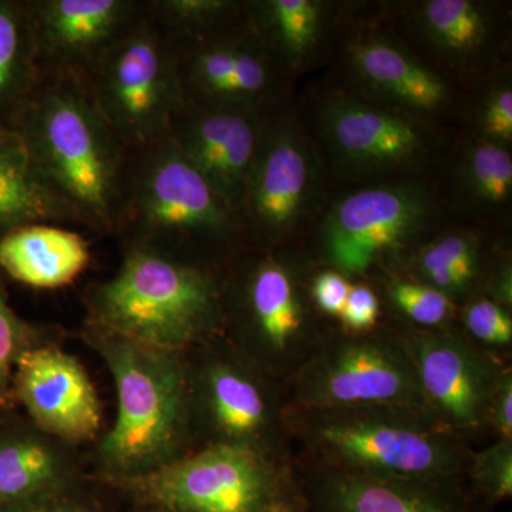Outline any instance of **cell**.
I'll use <instances>...</instances> for the list:
<instances>
[{"instance_id":"6da1fadb","label":"cell","mask_w":512,"mask_h":512,"mask_svg":"<svg viewBox=\"0 0 512 512\" xmlns=\"http://www.w3.org/2000/svg\"><path fill=\"white\" fill-rule=\"evenodd\" d=\"M13 128L76 225L114 234L128 148L97 110L83 80L40 77Z\"/></svg>"},{"instance_id":"7a4b0ae2","label":"cell","mask_w":512,"mask_h":512,"mask_svg":"<svg viewBox=\"0 0 512 512\" xmlns=\"http://www.w3.org/2000/svg\"><path fill=\"white\" fill-rule=\"evenodd\" d=\"M83 338L117 394L116 419L97 444L94 480L117 487L183 458L191 419L183 352L150 348L92 322Z\"/></svg>"},{"instance_id":"3957f363","label":"cell","mask_w":512,"mask_h":512,"mask_svg":"<svg viewBox=\"0 0 512 512\" xmlns=\"http://www.w3.org/2000/svg\"><path fill=\"white\" fill-rule=\"evenodd\" d=\"M89 322L150 348L183 352L217 322L220 292L197 264L126 249L119 271L87 293Z\"/></svg>"},{"instance_id":"277c9868","label":"cell","mask_w":512,"mask_h":512,"mask_svg":"<svg viewBox=\"0 0 512 512\" xmlns=\"http://www.w3.org/2000/svg\"><path fill=\"white\" fill-rule=\"evenodd\" d=\"M114 234L127 248L154 249L190 262L195 249L229 244L242 232L235 215L167 134L128 150Z\"/></svg>"},{"instance_id":"5b68a950","label":"cell","mask_w":512,"mask_h":512,"mask_svg":"<svg viewBox=\"0 0 512 512\" xmlns=\"http://www.w3.org/2000/svg\"><path fill=\"white\" fill-rule=\"evenodd\" d=\"M97 110L128 150L167 136L185 104L177 47L144 8L83 80Z\"/></svg>"},{"instance_id":"8992f818","label":"cell","mask_w":512,"mask_h":512,"mask_svg":"<svg viewBox=\"0 0 512 512\" xmlns=\"http://www.w3.org/2000/svg\"><path fill=\"white\" fill-rule=\"evenodd\" d=\"M160 512H262L281 500L255 448L212 444L154 473L110 487Z\"/></svg>"},{"instance_id":"52a82bcc","label":"cell","mask_w":512,"mask_h":512,"mask_svg":"<svg viewBox=\"0 0 512 512\" xmlns=\"http://www.w3.org/2000/svg\"><path fill=\"white\" fill-rule=\"evenodd\" d=\"M316 124L333 170L356 183L413 173L433 150L423 121L352 93L323 97Z\"/></svg>"},{"instance_id":"ba28073f","label":"cell","mask_w":512,"mask_h":512,"mask_svg":"<svg viewBox=\"0 0 512 512\" xmlns=\"http://www.w3.org/2000/svg\"><path fill=\"white\" fill-rule=\"evenodd\" d=\"M318 151L288 113L266 111L261 143L237 211L241 232L281 241L301 227L318 200Z\"/></svg>"},{"instance_id":"9c48e42d","label":"cell","mask_w":512,"mask_h":512,"mask_svg":"<svg viewBox=\"0 0 512 512\" xmlns=\"http://www.w3.org/2000/svg\"><path fill=\"white\" fill-rule=\"evenodd\" d=\"M185 103L268 111L278 104L284 73L261 40L241 25L174 43Z\"/></svg>"},{"instance_id":"30bf717a","label":"cell","mask_w":512,"mask_h":512,"mask_svg":"<svg viewBox=\"0 0 512 512\" xmlns=\"http://www.w3.org/2000/svg\"><path fill=\"white\" fill-rule=\"evenodd\" d=\"M433 214V200L416 184L383 183L345 195L323 220L326 256L346 274H363L404 244Z\"/></svg>"},{"instance_id":"8fae6325","label":"cell","mask_w":512,"mask_h":512,"mask_svg":"<svg viewBox=\"0 0 512 512\" xmlns=\"http://www.w3.org/2000/svg\"><path fill=\"white\" fill-rule=\"evenodd\" d=\"M40 77L84 80L141 15L138 0H26Z\"/></svg>"},{"instance_id":"7c38bea8","label":"cell","mask_w":512,"mask_h":512,"mask_svg":"<svg viewBox=\"0 0 512 512\" xmlns=\"http://www.w3.org/2000/svg\"><path fill=\"white\" fill-rule=\"evenodd\" d=\"M16 403L49 436L77 444L93 440L101 427L96 387L77 357L53 340L22 353L13 375Z\"/></svg>"},{"instance_id":"4fadbf2b","label":"cell","mask_w":512,"mask_h":512,"mask_svg":"<svg viewBox=\"0 0 512 512\" xmlns=\"http://www.w3.org/2000/svg\"><path fill=\"white\" fill-rule=\"evenodd\" d=\"M266 111L185 103L168 137L237 218L254 167Z\"/></svg>"},{"instance_id":"5bb4252c","label":"cell","mask_w":512,"mask_h":512,"mask_svg":"<svg viewBox=\"0 0 512 512\" xmlns=\"http://www.w3.org/2000/svg\"><path fill=\"white\" fill-rule=\"evenodd\" d=\"M345 53L362 99L421 121L453 107L454 94L446 79L392 37L357 33Z\"/></svg>"},{"instance_id":"9a60e30c","label":"cell","mask_w":512,"mask_h":512,"mask_svg":"<svg viewBox=\"0 0 512 512\" xmlns=\"http://www.w3.org/2000/svg\"><path fill=\"white\" fill-rule=\"evenodd\" d=\"M322 439L343 460L384 478L421 481L446 470L447 454L420 431L379 421L336 423Z\"/></svg>"},{"instance_id":"2e32d148","label":"cell","mask_w":512,"mask_h":512,"mask_svg":"<svg viewBox=\"0 0 512 512\" xmlns=\"http://www.w3.org/2000/svg\"><path fill=\"white\" fill-rule=\"evenodd\" d=\"M74 447L37 429L13 407L0 410V508L86 477Z\"/></svg>"},{"instance_id":"e0dca14e","label":"cell","mask_w":512,"mask_h":512,"mask_svg":"<svg viewBox=\"0 0 512 512\" xmlns=\"http://www.w3.org/2000/svg\"><path fill=\"white\" fill-rule=\"evenodd\" d=\"M335 9L320 0H259L245 3V20L285 76L318 59L332 32Z\"/></svg>"},{"instance_id":"ac0fdd59","label":"cell","mask_w":512,"mask_h":512,"mask_svg":"<svg viewBox=\"0 0 512 512\" xmlns=\"http://www.w3.org/2000/svg\"><path fill=\"white\" fill-rule=\"evenodd\" d=\"M410 22L421 43L457 72L481 69L495 47V16L487 5L474 0L416 3Z\"/></svg>"},{"instance_id":"d6986e66","label":"cell","mask_w":512,"mask_h":512,"mask_svg":"<svg viewBox=\"0 0 512 512\" xmlns=\"http://www.w3.org/2000/svg\"><path fill=\"white\" fill-rule=\"evenodd\" d=\"M89 262L86 239L60 225H26L0 238V269L32 288L73 284Z\"/></svg>"},{"instance_id":"ffe728a7","label":"cell","mask_w":512,"mask_h":512,"mask_svg":"<svg viewBox=\"0 0 512 512\" xmlns=\"http://www.w3.org/2000/svg\"><path fill=\"white\" fill-rule=\"evenodd\" d=\"M413 392L406 367L373 345H350L340 350L319 384L320 397L338 406L404 403Z\"/></svg>"},{"instance_id":"44dd1931","label":"cell","mask_w":512,"mask_h":512,"mask_svg":"<svg viewBox=\"0 0 512 512\" xmlns=\"http://www.w3.org/2000/svg\"><path fill=\"white\" fill-rule=\"evenodd\" d=\"M318 512H477L456 491L420 481L342 476L316 494Z\"/></svg>"},{"instance_id":"7402d4cb","label":"cell","mask_w":512,"mask_h":512,"mask_svg":"<svg viewBox=\"0 0 512 512\" xmlns=\"http://www.w3.org/2000/svg\"><path fill=\"white\" fill-rule=\"evenodd\" d=\"M33 224L76 221L43 183L18 131L0 126V238Z\"/></svg>"},{"instance_id":"603a6c76","label":"cell","mask_w":512,"mask_h":512,"mask_svg":"<svg viewBox=\"0 0 512 512\" xmlns=\"http://www.w3.org/2000/svg\"><path fill=\"white\" fill-rule=\"evenodd\" d=\"M421 387L427 397L460 426H474L485 409L484 377L473 357L457 343L431 339L417 353Z\"/></svg>"},{"instance_id":"cb8c5ba5","label":"cell","mask_w":512,"mask_h":512,"mask_svg":"<svg viewBox=\"0 0 512 512\" xmlns=\"http://www.w3.org/2000/svg\"><path fill=\"white\" fill-rule=\"evenodd\" d=\"M202 404L220 444L249 446L266 421V403L258 384L229 363H214L201 377ZM254 448V447H252Z\"/></svg>"},{"instance_id":"d4e9b609","label":"cell","mask_w":512,"mask_h":512,"mask_svg":"<svg viewBox=\"0 0 512 512\" xmlns=\"http://www.w3.org/2000/svg\"><path fill=\"white\" fill-rule=\"evenodd\" d=\"M40 82L26 0H0V126L12 127Z\"/></svg>"},{"instance_id":"484cf974","label":"cell","mask_w":512,"mask_h":512,"mask_svg":"<svg viewBox=\"0 0 512 512\" xmlns=\"http://www.w3.org/2000/svg\"><path fill=\"white\" fill-rule=\"evenodd\" d=\"M244 301L252 325L272 348H286L301 329L302 309L291 275L272 259L252 266Z\"/></svg>"},{"instance_id":"4316f807","label":"cell","mask_w":512,"mask_h":512,"mask_svg":"<svg viewBox=\"0 0 512 512\" xmlns=\"http://www.w3.org/2000/svg\"><path fill=\"white\" fill-rule=\"evenodd\" d=\"M146 6L174 43L215 35L245 22V3L234 0H153Z\"/></svg>"},{"instance_id":"83f0119b","label":"cell","mask_w":512,"mask_h":512,"mask_svg":"<svg viewBox=\"0 0 512 512\" xmlns=\"http://www.w3.org/2000/svg\"><path fill=\"white\" fill-rule=\"evenodd\" d=\"M464 198L480 210H500L511 200L512 157L507 147L478 138L467 147L460 163Z\"/></svg>"},{"instance_id":"f1b7e54d","label":"cell","mask_w":512,"mask_h":512,"mask_svg":"<svg viewBox=\"0 0 512 512\" xmlns=\"http://www.w3.org/2000/svg\"><path fill=\"white\" fill-rule=\"evenodd\" d=\"M478 245L473 235L447 234L421 251L419 268L430 286L441 292L464 288L476 274Z\"/></svg>"},{"instance_id":"f546056e","label":"cell","mask_w":512,"mask_h":512,"mask_svg":"<svg viewBox=\"0 0 512 512\" xmlns=\"http://www.w3.org/2000/svg\"><path fill=\"white\" fill-rule=\"evenodd\" d=\"M116 491L93 477L37 494L19 503L6 505L0 512H119Z\"/></svg>"},{"instance_id":"4dcf8cb0","label":"cell","mask_w":512,"mask_h":512,"mask_svg":"<svg viewBox=\"0 0 512 512\" xmlns=\"http://www.w3.org/2000/svg\"><path fill=\"white\" fill-rule=\"evenodd\" d=\"M47 340L52 339L45 329L19 318L10 308L5 286L0 281V410L16 404L13 375L19 357Z\"/></svg>"},{"instance_id":"1f68e13d","label":"cell","mask_w":512,"mask_h":512,"mask_svg":"<svg viewBox=\"0 0 512 512\" xmlns=\"http://www.w3.org/2000/svg\"><path fill=\"white\" fill-rule=\"evenodd\" d=\"M390 296L397 308L413 322L424 326H437L451 315L450 299L446 293L430 285L413 282H394Z\"/></svg>"},{"instance_id":"d6a6232c","label":"cell","mask_w":512,"mask_h":512,"mask_svg":"<svg viewBox=\"0 0 512 512\" xmlns=\"http://www.w3.org/2000/svg\"><path fill=\"white\" fill-rule=\"evenodd\" d=\"M481 138L507 147L512 141V89L510 83L494 87L478 116Z\"/></svg>"},{"instance_id":"836d02e7","label":"cell","mask_w":512,"mask_h":512,"mask_svg":"<svg viewBox=\"0 0 512 512\" xmlns=\"http://www.w3.org/2000/svg\"><path fill=\"white\" fill-rule=\"evenodd\" d=\"M466 325L471 335L493 345H507L512 339L510 313L498 303L481 299L471 303L466 312Z\"/></svg>"},{"instance_id":"e575fe53","label":"cell","mask_w":512,"mask_h":512,"mask_svg":"<svg viewBox=\"0 0 512 512\" xmlns=\"http://www.w3.org/2000/svg\"><path fill=\"white\" fill-rule=\"evenodd\" d=\"M478 467V490L490 501L507 500L512 494V458L510 448L495 450Z\"/></svg>"},{"instance_id":"d590c367","label":"cell","mask_w":512,"mask_h":512,"mask_svg":"<svg viewBox=\"0 0 512 512\" xmlns=\"http://www.w3.org/2000/svg\"><path fill=\"white\" fill-rule=\"evenodd\" d=\"M380 315L379 299L372 289L365 285H352L348 301L339 318L352 330L372 328Z\"/></svg>"},{"instance_id":"8d00e7d4","label":"cell","mask_w":512,"mask_h":512,"mask_svg":"<svg viewBox=\"0 0 512 512\" xmlns=\"http://www.w3.org/2000/svg\"><path fill=\"white\" fill-rule=\"evenodd\" d=\"M350 288L352 285L349 284L345 276L339 272L326 271L316 276L315 282H313V298L323 312L332 316H340L346 301H348Z\"/></svg>"},{"instance_id":"74e56055","label":"cell","mask_w":512,"mask_h":512,"mask_svg":"<svg viewBox=\"0 0 512 512\" xmlns=\"http://www.w3.org/2000/svg\"><path fill=\"white\" fill-rule=\"evenodd\" d=\"M498 427L505 439H511L512 433V386L511 382H505L498 399L497 413Z\"/></svg>"},{"instance_id":"f35d334b","label":"cell","mask_w":512,"mask_h":512,"mask_svg":"<svg viewBox=\"0 0 512 512\" xmlns=\"http://www.w3.org/2000/svg\"><path fill=\"white\" fill-rule=\"evenodd\" d=\"M262 512H299L296 510L295 505L288 503V501L281 498V500L276 501V503L272 504L271 507L266 508L265 511Z\"/></svg>"},{"instance_id":"ab89813d","label":"cell","mask_w":512,"mask_h":512,"mask_svg":"<svg viewBox=\"0 0 512 512\" xmlns=\"http://www.w3.org/2000/svg\"><path fill=\"white\" fill-rule=\"evenodd\" d=\"M124 505H121L119 512H160L153 510V508L143 507V505L131 504L124 501Z\"/></svg>"}]
</instances>
